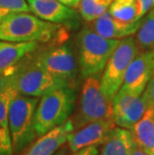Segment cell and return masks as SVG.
I'll return each mask as SVG.
<instances>
[{
  "instance_id": "obj_1",
  "label": "cell",
  "mask_w": 154,
  "mask_h": 155,
  "mask_svg": "<svg viewBox=\"0 0 154 155\" xmlns=\"http://www.w3.org/2000/svg\"><path fill=\"white\" fill-rule=\"evenodd\" d=\"M67 38L66 25L45 21L28 12L14 13L0 23V39L4 41L59 45Z\"/></svg>"
},
{
  "instance_id": "obj_2",
  "label": "cell",
  "mask_w": 154,
  "mask_h": 155,
  "mask_svg": "<svg viewBox=\"0 0 154 155\" xmlns=\"http://www.w3.org/2000/svg\"><path fill=\"white\" fill-rule=\"evenodd\" d=\"M76 107V93L72 87L55 89L41 96L34 115L37 137L70 119Z\"/></svg>"
},
{
  "instance_id": "obj_3",
  "label": "cell",
  "mask_w": 154,
  "mask_h": 155,
  "mask_svg": "<svg viewBox=\"0 0 154 155\" xmlns=\"http://www.w3.org/2000/svg\"><path fill=\"white\" fill-rule=\"evenodd\" d=\"M38 101V97L17 93L10 102L8 125L13 155H19L37 137L34 127V115Z\"/></svg>"
},
{
  "instance_id": "obj_4",
  "label": "cell",
  "mask_w": 154,
  "mask_h": 155,
  "mask_svg": "<svg viewBox=\"0 0 154 155\" xmlns=\"http://www.w3.org/2000/svg\"><path fill=\"white\" fill-rule=\"evenodd\" d=\"M120 39H107L92 29L83 28L77 37L78 59L82 76L96 77L103 72Z\"/></svg>"
},
{
  "instance_id": "obj_5",
  "label": "cell",
  "mask_w": 154,
  "mask_h": 155,
  "mask_svg": "<svg viewBox=\"0 0 154 155\" xmlns=\"http://www.w3.org/2000/svg\"><path fill=\"white\" fill-rule=\"evenodd\" d=\"M74 130L97 120L112 119V101L103 93L96 77H87L78 101L77 109L70 118Z\"/></svg>"
},
{
  "instance_id": "obj_6",
  "label": "cell",
  "mask_w": 154,
  "mask_h": 155,
  "mask_svg": "<svg viewBox=\"0 0 154 155\" xmlns=\"http://www.w3.org/2000/svg\"><path fill=\"white\" fill-rule=\"evenodd\" d=\"M139 52L140 47L135 38L128 36L121 39L108 59L100 80V86L109 100L112 101L118 92L131 61Z\"/></svg>"
},
{
  "instance_id": "obj_7",
  "label": "cell",
  "mask_w": 154,
  "mask_h": 155,
  "mask_svg": "<svg viewBox=\"0 0 154 155\" xmlns=\"http://www.w3.org/2000/svg\"><path fill=\"white\" fill-rule=\"evenodd\" d=\"M13 85L19 94L32 97H41L55 89L69 86L67 82L49 73L37 61L19 68Z\"/></svg>"
},
{
  "instance_id": "obj_8",
  "label": "cell",
  "mask_w": 154,
  "mask_h": 155,
  "mask_svg": "<svg viewBox=\"0 0 154 155\" xmlns=\"http://www.w3.org/2000/svg\"><path fill=\"white\" fill-rule=\"evenodd\" d=\"M39 64L46 70L73 87L76 77L77 66L75 57L70 48L66 45H58L54 48L42 52L37 57Z\"/></svg>"
},
{
  "instance_id": "obj_9",
  "label": "cell",
  "mask_w": 154,
  "mask_h": 155,
  "mask_svg": "<svg viewBox=\"0 0 154 155\" xmlns=\"http://www.w3.org/2000/svg\"><path fill=\"white\" fill-rule=\"evenodd\" d=\"M146 110L147 106L141 95L119 89L112 99V119L118 127L130 130Z\"/></svg>"
},
{
  "instance_id": "obj_10",
  "label": "cell",
  "mask_w": 154,
  "mask_h": 155,
  "mask_svg": "<svg viewBox=\"0 0 154 155\" xmlns=\"http://www.w3.org/2000/svg\"><path fill=\"white\" fill-rule=\"evenodd\" d=\"M154 72V49L139 52L129 65L120 90L141 95Z\"/></svg>"
},
{
  "instance_id": "obj_11",
  "label": "cell",
  "mask_w": 154,
  "mask_h": 155,
  "mask_svg": "<svg viewBox=\"0 0 154 155\" xmlns=\"http://www.w3.org/2000/svg\"><path fill=\"white\" fill-rule=\"evenodd\" d=\"M116 125L113 120H97L71 132L67 140L70 152L89 146H98L105 142L108 134Z\"/></svg>"
},
{
  "instance_id": "obj_12",
  "label": "cell",
  "mask_w": 154,
  "mask_h": 155,
  "mask_svg": "<svg viewBox=\"0 0 154 155\" xmlns=\"http://www.w3.org/2000/svg\"><path fill=\"white\" fill-rule=\"evenodd\" d=\"M74 131L71 119H68L59 126L54 127L41 136H38L19 155H54L58 149L67 143L68 137Z\"/></svg>"
},
{
  "instance_id": "obj_13",
  "label": "cell",
  "mask_w": 154,
  "mask_h": 155,
  "mask_svg": "<svg viewBox=\"0 0 154 155\" xmlns=\"http://www.w3.org/2000/svg\"><path fill=\"white\" fill-rule=\"evenodd\" d=\"M30 11L37 17L52 23L76 25L78 15L58 0H26Z\"/></svg>"
},
{
  "instance_id": "obj_14",
  "label": "cell",
  "mask_w": 154,
  "mask_h": 155,
  "mask_svg": "<svg viewBox=\"0 0 154 155\" xmlns=\"http://www.w3.org/2000/svg\"><path fill=\"white\" fill-rule=\"evenodd\" d=\"M143 18V17H142ZM142 18L126 23L114 18L109 11H105L92 21L93 31L107 39H122L136 33L142 23Z\"/></svg>"
},
{
  "instance_id": "obj_15",
  "label": "cell",
  "mask_w": 154,
  "mask_h": 155,
  "mask_svg": "<svg viewBox=\"0 0 154 155\" xmlns=\"http://www.w3.org/2000/svg\"><path fill=\"white\" fill-rule=\"evenodd\" d=\"M135 143L131 131L115 126L102 144L100 155H132Z\"/></svg>"
},
{
  "instance_id": "obj_16",
  "label": "cell",
  "mask_w": 154,
  "mask_h": 155,
  "mask_svg": "<svg viewBox=\"0 0 154 155\" xmlns=\"http://www.w3.org/2000/svg\"><path fill=\"white\" fill-rule=\"evenodd\" d=\"M130 131L136 146L154 155V109H147Z\"/></svg>"
},
{
  "instance_id": "obj_17",
  "label": "cell",
  "mask_w": 154,
  "mask_h": 155,
  "mask_svg": "<svg viewBox=\"0 0 154 155\" xmlns=\"http://www.w3.org/2000/svg\"><path fill=\"white\" fill-rule=\"evenodd\" d=\"M38 47V43L31 42L0 41V70L18 64L22 58Z\"/></svg>"
},
{
  "instance_id": "obj_18",
  "label": "cell",
  "mask_w": 154,
  "mask_h": 155,
  "mask_svg": "<svg viewBox=\"0 0 154 155\" xmlns=\"http://www.w3.org/2000/svg\"><path fill=\"white\" fill-rule=\"evenodd\" d=\"M108 11L114 18L126 23L140 19L139 0H112Z\"/></svg>"
},
{
  "instance_id": "obj_19",
  "label": "cell",
  "mask_w": 154,
  "mask_h": 155,
  "mask_svg": "<svg viewBox=\"0 0 154 155\" xmlns=\"http://www.w3.org/2000/svg\"><path fill=\"white\" fill-rule=\"evenodd\" d=\"M137 43L142 50L154 49V8L142 18V23L137 30Z\"/></svg>"
},
{
  "instance_id": "obj_20",
  "label": "cell",
  "mask_w": 154,
  "mask_h": 155,
  "mask_svg": "<svg viewBox=\"0 0 154 155\" xmlns=\"http://www.w3.org/2000/svg\"><path fill=\"white\" fill-rule=\"evenodd\" d=\"M112 0H81L79 4L80 15L85 21L92 22L108 10Z\"/></svg>"
},
{
  "instance_id": "obj_21",
  "label": "cell",
  "mask_w": 154,
  "mask_h": 155,
  "mask_svg": "<svg viewBox=\"0 0 154 155\" xmlns=\"http://www.w3.org/2000/svg\"><path fill=\"white\" fill-rule=\"evenodd\" d=\"M29 11L30 8L26 0H0V23L14 13Z\"/></svg>"
},
{
  "instance_id": "obj_22",
  "label": "cell",
  "mask_w": 154,
  "mask_h": 155,
  "mask_svg": "<svg viewBox=\"0 0 154 155\" xmlns=\"http://www.w3.org/2000/svg\"><path fill=\"white\" fill-rule=\"evenodd\" d=\"M18 92L14 87V85L9 86L5 91L0 93V125L7 126L8 125V111L10 102L13 99V97L17 94Z\"/></svg>"
},
{
  "instance_id": "obj_23",
  "label": "cell",
  "mask_w": 154,
  "mask_h": 155,
  "mask_svg": "<svg viewBox=\"0 0 154 155\" xmlns=\"http://www.w3.org/2000/svg\"><path fill=\"white\" fill-rule=\"evenodd\" d=\"M21 66L18 64L0 70V93L13 84V79Z\"/></svg>"
},
{
  "instance_id": "obj_24",
  "label": "cell",
  "mask_w": 154,
  "mask_h": 155,
  "mask_svg": "<svg viewBox=\"0 0 154 155\" xmlns=\"http://www.w3.org/2000/svg\"><path fill=\"white\" fill-rule=\"evenodd\" d=\"M0 155H13L9 127L0 125Z\"/></svg>"
},
{
  "instance_id": "obj_25",
  "label": "cell",
  "mask_w": 154,
  "mask_h": 155,
  "mask_svg": "<svg viewBox=\"0 0 154 155\" xmlns=\"http://www.w3.org/2000/svg\"><path fill=\"white\" fill-rule=\"evenodd\" d=\"M147 109H154V72L141 94Z\"/></svg>"
},
{
  "instance_id": "obj_26",
  "label": "cell",
  "mask_w": 154,
  "mask_h": 155,
  "mask_svg": "<svg viewBox=\"0 0 154 155\" xmlns=\"http://www.w3.org/2000/svg\"><path fill=\"white\" fill-rule=\"evenodd\" d=\"M140 18H142L147 12L154 8V0H139Z\"/></svg>"
},
{
  "instance_id": "obj_27",
  "label": "cell",
  "mask_w": 154,
  "mask_h": 155,
  "mask_svg": "<svg viewBox=\"0 0 154 155\" xmlns=\"http://www.w3.org/2000/svg\"><path fill=\"white\" fill-rule=\"evenodd\" d=\"M71 155H99V150L96 146H89L72 152Z\"/></svg>"
},
{
  "instance_id": "obj_28",
  "label": "cell",
  "mask_w": 154,
  "mask_h": 155,
  "mask_svg": "<svg viewBox=\"0 0 154 155\" xmlns=\"http://www.w3.org/2000/svg\"><path fill=\"white\" fill-rule=\"evenodd\" d=\"M58 1H60L62 4L68 6V7L77 8V7H79L81 0H58Z\"/></svg>"
},
{
  "instance_id": "obj_29",
  "label": "cell",
  "mask_w": 154,
  "mask_h": 155,
  "mask_svg": "<svg viewBox=\"0 0 154 155\" xmlns=\"http://www.w3.org/2000/svg\"><path fill=\"white\" fill-rule=\"evenodd\" d=\"M69 148H68V146H62L60 149H58L56 152L54 153V155H69Z\"/></svg>"
},
{
  "instance_id": "obj_30",
  "label": "cell",
  "mask_w": 154,
  "mask_h": 155,
  "mask_svg": "<svg viewBox=\"0 0 154 155\" xmlns=\"http://www.w3.org/2000/svg\"><path fill=\"white\" fill-rule=\"evenodd\" d=\"M132 155H152V154H149V153H147V152H144L143 150H141L140 148H138L135 145V147H134V149H133Z\"/></svg>"
}]
</instances>
